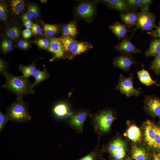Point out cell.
Masks as SVG:
<instances>
[{"mask_svg": "<svg viewBox=\"0 0 160 160\" xmlns=\"http://www.w3.org/2000/svg\"><path fill=\"white\" fill-rule=\"evenodd\" d=\"M136 64V61L131 56L123 55L116 57L113 61V65L115 68L125 71H129L132 65Z\"/></svg>", "mask_w": 160, "mask_h": 160, "instance_id": "12", "label": "cell"}, {"mask_svg": "<svg viewBox=\"0 0 160 160\" xmlns=\"http://www.w3.org/2000/svg\"><path fill=\"white\" fill-rule=\"evenodd\" d=\"M60 40L63 47L65 52H70L77 41L73 37L64 36L60 38Z\"/></svg>", "mask_w": 160, "mask_h": 160, "instance_id": "25", "label": "cell"}, {"mask_svg": "<svg viewBox=\"0 0 160 160\" xmlns=\"http://www.w3.org/2000/svg\"><path fill=\"white\" fill-rule=\"evenodd\" d=\"M129 10H135L141 7L140 0H125Z\"/></svg>", "mask_w": 160, "mask_h": 160, "instance_id": "33", "label": "cell"}, {"mask_svg": "<svg viewBox=\"0 0 160 160\" xmlns=\"http://www.w3.org/2000/svg\"><path fill=\"white\" fill-rule=\"evenodd\" d=\"M133 78V75L132 73L128 77L125 76L122 74H120L116 90L119 91L121 93L128 97L133 95L139 96L141 92V89L135 88L134 87Z\"/></svg>", "mask_w": 160, "mask_h": 160, "instance_id": "5", "label": "cell"}, {"mask_svg": "<svg viewBox=\"0 0 160 160\" xmlns=\"http://www.w3.org/2000/svg\"><path fill=\"white\" fill-rule=\"evenodd\" d=\"M153 160H160V152L154 153L153 155Z\"/></svg>", "mask_w": 160, "mask_h": 160, "instance_id": "48", "label": "cell"}, {"mask_svg": "<svg viewBox=\"0 0 160 160\" xmlns=\"http://www.w3.org/2000/svg\"><path fill=\"white\" fill-rule=\"evenodd\" d=\"M149 69L157 75H160V53L154 57L150 65Z\"/></svg>", "mask_w": 160, "mask_h": 160, "instance_id": "29", "label": "cell"}, {"mask_svg": "<svg viewBox=\"0 0 160 160\" xmlns=\"http://www.w3.org/2000/svg\"><path fill=\"white\" fill-rule=\"evenodd\" d=\"M95 7L90 2H83L79 4L76 8V12L79 17L88 20L91 18L95 12Z\"/></svg>", "mask_w": 160, "mask_h": 160, "instance_id": "9", "label": "cell"}, {"mask_svg": "<svg viewBox=\"0 0 160 160\" xmlns=\"http://www.w3.org/2000/svg\"><path fill=\"white\" fill-rule=\"evenodd\" d=\"M109 28L119 39L127 38V34L129 31L125 25L117 22L110 25Z\"/></svg>", "mask_w": 160, "mask_h": 160, "instance_id": "14", "label": "cell"}, {"mask_svg": "<svg viewBox=\"0 0 160 160\" xmlns=\"http://www.w3.org/2000/svg\"><path fill=\"white\" fill-rule=\"evenodd\" d=\"M49 40V46L47 50L53 54L54 58L63 57L65 51L60 38L52 37Z\"/></svg>", "mask_w": 160, "mask_h": 160, "instance_id": "13", "label": "cell"}, {"mask_svg": "<svg viewBox=\"0 0 160 160\" xmlns=\"http://www.w3.org/2000/svg\"><path fill=\"white\" fill-rule=\"evenodd\" d=\"M7 115L9 119L19 122L30 120L31 117L22 99H17L9 107Z\"/></svg>", "mask_w": 160, "mask_h": 160, "instance_id": "3", "label": "cell"}, {"mask_svg": "<svg viewBox=\"0 0 160 160\" xmlns=\"http://www.w3.org/2000/svg\"><path fill=\"white\" fill-rule=\"evenodd\" d=\"M43 30L45 34L48 36H52L59 30V27L57 25L44 24Z\"/></svg>", "mask_w": 160, "mask_h": 160, "instance_id": "28", "label": "cell"}, {"mask_svg": "<svg viewBox=\"0 0 160 160\" xmlns=\"http://www.w3.org/2000/svg\"><path fill=\"white\" fill-rule=\"evenodd\" d=\"M33 16L28 12L23 14L22 17V19L24 22L31 21L33 18Z\"/></svg>", "mask_w": 160, "mask_h": 160, "instance_id": "43", "label": "cell"}, {"mask_svg": "<svg viewBox=\"0 0 160 160\" xmlns=\"http://www.w3.org/2000/svg\"><path fill=\"white\" fill-rule=\"evenodd\" d=\"M53 111L56 116L59 118L66 116H68L71 113L68 112L66 104L64 103H60L55 105L53 108Z\"/></svg>", "mask_w": 160, "mask_h": 160, "instance_id": "22", "label": "cell"}, {"mask_svg": "<svg viewBox=\"0 0 160 160\" xmlns=\"http://www.w3.org/2000/svg\"><path fill=\"white\" fill-rule=\"evenodd\" d=\"M9 118L7 115H4L1 111L0 112V132L8 121Z\"/></svg>", "mask_w": 160, "mask_h": 160, "instance_id": "38", "label": "cell"}, {"mask_svg": "<svg viewBox=\"0 0 160 160\" xmlns=\"http://www.w3.org/2000/svg\"><path fill=\"white\" fill-rule=\"evenodd\" d=\"M107 5L109 8L121 11V12L130 10L125 0H109Z\"/></svg>", "mask_w": 160, "mask_h": 160, "instance_id": "19", "label": "cell"}, {"mask_svg": "<svg viewBox=\"0 0 160 160\" xmlns=\"http://www.w3.org/2000/svg\"><path fill=\"white\" fill-rule=\"evenodd\" d=\"M2 75L5 79V82L2 87L15 94L17 99H22L25 95L32 94L35 92L32 84L22 76H15L6 71Z\"/></svg>", "mask_w": 160, "mask_h": 160, "instance_id": "1", "label": "cell"}, {"mask_svg": "<svg viewBox=\"0 0 160 160\" xmlns=\"http://www.w3.org/2000/svg\"><path fill=\"white\" fill-rule=\"evenodd\" d=\"M11 9L13 13L19 15L24 9V2L22 0H12L10 1Z\"/></svg>", "mask_w": 160, "mask_h": 160, "instance_id": "27", "label": "cell"}, {"mask_svg": "<svg viewBox=\"0 0 160 160\" xmlns=\"http://www.w3.org/2000/svg\"><path fill=\"white\" fill-rule=\"evenodd\" d=\"M6 34L9 38L12 39H16L20 36V31L16 26H13L9 28L7 31Z\"/></svg>", "mask_w": 160, "mask_h": 160, "instance_id": "30", "label": "cell"}, {"mask_svg": "<svg viewBox=\"0 0 160 160\" xmlns=\"http://www.w3.org/2000/svg\"><path fill=\"white\" fill-rule=\"evenodd\" d=\"M98 148V146H97L90 153L79 160H97L100 155Z\"/></svg>", "mask_w": 160, "mask_h": 160, "instance_id": "31", "label": "cell"}, {"mask_svg": "<svg viewBox=\"0 0 160 160\" xmlns=\"http://www.w3.org/2000/svg\"><path fill=\"white\" fill-rule=\"evenodd\" d=\"M132 159L135 160H148V156L144 148L134 146L132 149Z\"/></svg>", "mask_w": 160, "mask_h": 160, "instance_id": "23", "label": "cell"}, {"mask_svg": "<svg viewBox=\"0 0 160 160\" xmlns=\"http://www.w3.org/2000/svg\"><path fill=\"white\" fill-rule=\"evenodd\" d=\"M1 45H12V43L10 40L6 39L3 41Z\"/></svg>", "mask_w": 160, "mask_h": 160, "instance_id": "47", "label": "cell"}, {"mask_svg": "<svg viewBox=\"0 0 160 160\" xmlns=\"http://www.w3.org/2000/svg\"><path fill=\"white\" fill-rule=\"evenodd\" d=\"M78 33L76 25L74 22H72L65 25L63 28V36L73 37L76 36Z\"/></svg>", "mask_w": 160, "mask_h": 160, "instance_id": "24", "label": "cell"}, {"mask_svg": "<svg viewBox=\"0 0 160 160\" xmlns=\"http://www.w3.org/2000/svg\"><path fill=\"white\" fill-rule=\"evenodd\" d=\"M155 15L149 10H142L138 13L134 31L141 29L143 32L151 31L156 28Z\"/></svg>", "mask_w": 160, "mask_h": 160, "instance_id": "6", "label": "cell"}, {"mask_svg": "<svg viewBox=\"0 0 160 160\" xmlns=\"http://www.w3.org/2000/svg\"><path fill=\"white\" fill-rule=\"evenodd\" d=\"M91 115L89 111L84 109L71 112L68 116L67 123L77 133H82L86 120L89 117H91Z\"/></svg>", "mask_w": 160, "mask_h": 160, "instance_id": "4", "label": "cell"}, {"mask_svg": "<svg viewBox=\"0 0 160 160\" xmlns=\"http://www.w3.org/2000/svg\"><path fill=\"white\" fill-rule=\"evenodd\" d=\"M32 31L30 29L26 28L24 29L22 32V35L25 39H28L30 38L32 35Z\"/></svg>", "mask_w": 160, "mask_h": 160, "instance_id": "42", "label": "cell"}, {"mask_svg": "<svg viewBox=\"0 0 160 160\" xmlns=\"http://www.w3.org/2000/svg\"><path fill=\"white\" fill-rule=\"evenodd\" d=\"M138 13L134 11H128L121 12L120 14V17L125 25L130 28L135 26Z\"/></svg>", "mask_w": 160, "mask_h": 160, "instance_id": "15", "label": "cell"}, {"mask_svg": "<svg viewBox=\"0 0 160 160\" xmlns=\"http://www.w3.org/2000/svg\"><path fill=\"white\" fill-rule=\"evenodd\" d=\"M31 28L32 32L35 34L39 35L42 33V30L41 28L36 24H33Z\"/></svg>", "mask_w": 160, "mask_h": 160, "instance_id": "40", "label": "cell"}, {"mask_svg": "<svg viewBox=\"0 0 160 160\" xmlns=\"http://www.w3.org/2000/svg\"><path fill=\"white\" fill-rule=\"evenodd\" d=\"M92 46L90 43L84 41H78L70 53L69 58L71 59L84 52L91 49Z\"/></svg>", "mask_w": 160, "mask_h": 160, "instance_id": "16", "label": "cell"}, {"mask_svg": "<svg viewBox=\"0 0 160 160\" xmlns=\"http://www.w3.org/2000/svg\"><path fill=\"white\" fill-rule=\"evenodd\" d=\"M160 53V39L154 38L150 42L145 55L147 57H155Z\"/></svg>", "mask_w": 160, "mask_h": 160, "instance_id": "18", "label": "cell"}, {"mask_svg": "<svg viewBox=\"0 0 160 160\" xmlns=\"http://www.w3.org/2000/svg\"><path fill=\"white\" fill-rule=\"evenodd\" d=\"M28 12L31 15L33 18H37L39 16V9L38 7L35 5H29L28 8Z\"/></svg>", "mask_w": 160, "mask_h": 160, "instance_id": "34", "label": "cell"}, {"mask_svg": "<svg viewBox=\"0 0 160 160\" xmlns=\"http://www.w3.org/2000/svg\"><path fill=\"white\" fill-rule=\"evenodd\" d=\"M33 76L35 80L34 82L32 84L34 88L41 82L48 79L49 77L50 74L48 72L46 68L44 65L43 70L41 71L39 69H37Z\"/></svg>", "mask_w": 160, "mask_h": 160, "instance_id": "20", "label": "cell"}, {"mask_svg": "<svg viewBox=\"0 0 160 160\" xmlns=\"http://www.w3.org/2000/svg\"><path fill=\"white\" fill-rule=\"evenodd\" d=\"M141 7V10H149L150 6L153 2L151 0H140Z\"/></svg>", "mask_w": 160, "mask_h": 160, "instance_id": "39", "label": "cell"}, {"mask_svg": "<svg viewBox=\"0 0 160 160\" xmlns=\"http://www.w3.org/2000/svg\"><path fill=\"white\" fill-rule=\"evenodd\" d=\"M148 33L154 38L160 39V21L154 30L148 31Z\"/></svg>", "mask_w": 160, "mask_h": 160, "instance_id": "37", "label": "cell"}, {"mask_svg": "<svg viewBox=\"0 0 160 160\" xmlns=\"http://www.w3.org/2000/svg\"><path fill=\"white\" fill-rule=\"evenodd\" d=\"M24 25L26 28L30 29L31 28L33 24L31 21H29L24 22Z\"/></svg>", "mask_w": 160, "mask_h": 160, "instance_id": "46", "label": "cell"}, {"mask_svg": "<svg viewBox=\"0 0 160 160\" xmlns=\"http://www.w3.org/2000/svg\"><path fill=\"white\" fill-rule=\"evenodd\" d=\"M127 133L128 138L134 142L139 141L141 137V132L140 129L135 125L130 126L127 129Z\"/></svg>", "mask_w": 160, "mask_h": 160, "instance_id": "21", "label": "cell"}, {"mask_svg": "<svg viewBox=\"0 0 160 160\" xmlns=\"http://www.w3.org/2000/svg\"><path fill=\"white\" fill-rule=\"evenodd\" d=\"M18 69L23 73L22 76L27 78L33 76L37 70L35 65L33 63L27 66L20 65Z\"/></svg>", "mask_w": 160, "mask_h": 160, "instance_id": "26", "label": "cell"}, {"mask_svg": "<svg viewBox=\"0 0 160 160\" xmlns=\"http://www.w3.org/2000/svg\"><path fill=\"white\" fill-rule=\"evenodd\" d=\"M37 44L41 48L47 49L49 46V40L45 38L39 39L37 41Z\"/></svg>", "mask_w": 160, "mask_h": 160, "instance_id": "36", "label": "cell"}, {"mask_svg": "<svg viewBox=\"0 0 160 160\" xmlns=\"http://www.w3.org/2000/svg\"><path fill=\"white\" fill-rule=\"evenodd\" d=\"M115 49L122 55L131 56L132 55L141 53V51L131 42L130 38L123 39L115 47Z\"/></svg>", "mask_w": 160, "mask_h": 160, "instance_id": "8", "label": "cell"}, {"mask_svg": "<svg viewBox=\"0 0 160 160\" xmlns=\"http://www.w3.org/2000/svg\"><path fill=\"white\" fill-rule=\"evenodd\" d=\"M6 64L5 62L3 60L1 59L0 60V73L1 75H2L3 73L6 71Z\"/></svg>", "mask_w": 160, "mask_h": 160, "instance_id": "44", "label": "cell"}, {"mask_svg": "<svg viewBox=\"0 0 160 160\" xmlns=\"http://www.w3.org/2000/svg\"><path fill=\"white\" fill-rule=\"evenodd\" d=\"M1 48L4 53L10 51L13 49L12 45H1Z\"/></svg>", "mask_w": 160, "mask_h": 160, "instance_id": "45", "label": "cell"}, {"mask_svg": "<svg viewBox=\"0 0 160 160\" xmlns=\"http://www.w3.org/2000/svg\"><path fill=\"white\" fill-rule=\"evenodd\" d=\"M154 130L157 150L160 151V128L154 124Z\"/></svg>", "mask_w": 160, "mask_h": 160, "instance_id": "35", "label": "cell"}, {"mask_svg": "<svg viewBox=\"0 0 160 160\" xmlns=\"http://www.w3.org/2000/svg\"><path fill=\"white\" fill-rule=\"evenodd\" d=\"M107 150L115 160H120L126 154L125 143L120 139H114L108 145Z\"/></svg>", "mask_w": 160, "mask_h": 160, "instance_id": "7", "label": "cell"}, {"mask_svg": "<svg viewBox=\"0 0 160 160\" xmlns=\"http://www.w3.org/2000/svg\"><path fill=\"white\" fill-rule=\"evenodd\" d=\"M154 125L149 120H148L145 122L144 126V137L145 143L150 148L157 150Z\"/></svg>", "mask_w": 160, "mask_h": 160, "instance_id": "11", "label": "cell"}, {"mask_svg": "<svg viewBox=\"0 0 160 160\" xmlns=\"http://www.w3.org/2000/svg\"><path fill=\"white\" fill-rule=\"evenodd\" d=\"M8 10L7 6L4 1H1L0 3V18L3 22L7 20Z\"/></svg>", "mask_w": 160, "mask_h": 160, "instance_id": "32", "label": "cell"}, {"mask_svg": "<svg viewBox=\"0 0 160 160\" xmlns=\"http://www.w3.org/2000/svg\"><path fill=\"white\" fill-rule=\"evenodd\" d=\"M18 47L20 49H27L29 47V43L23 40H20L17 43Z\"/></svg>", "mask_w": 160, "mask_h": 160, "instance_id": "41", "label": "cell"}, {"mask_svg": "<svg viewBox=\"0 0 160 160\" xmlns=\"http://www.w3.org/2000/svg\"><path fill=\"white\" fill-rule=\"evenodd\" d=\"M145 97L146 109L153 116L160 117V98L156 95H151Z\"/></svg>", "mask_w": 160, "mask_h": 160, "instance_id": "10", "label": "cell"}, {"mask_svg": "<svg viewBox=\"0 0 160 160\" xmlns=\"http://www.w3.org/2000/svg\"><path fill=\"white\" fill-rule=\"evenodd\" d=\"M142 66L143 69L137 72V76L140 81L147 86L153 84L160 86V84L157 83V80H154L152 79L148 71L144 69L143 65H142Z\"/></svg>", "mask_w": 160, "mask_h": 160, "instance_id": "17", "label": "cell"}, {"mask_svg": "<svg viewBox=\"0 0 160 160\" xmlns=\"http://www.w3.org/2000/svg\"><path fill=\"white\" fill-rule=\"evenodd\" d=\"M40 1H41L42 3H44L47 1L46 0H40Z\"/></svg>", "mask_w": 160, "mask_h": 160, "instance_id": "49", "label": "cell"}, {"mask_svg": "<svg viewBox=\"0 0 160 160\" xmlns=\"http://www.w3.org/2000/svg\"><path fill=\"white\" fill-rule=\"evenodd\" d=\"M91 117L94 130L98 135L108 132L115 119L114 113L111 109L99 111L92 114Z\"/></svg>", "mask_w": 160, "mask_h": 160, "instance_id": "2", "label": "cell"}]
</instances>
